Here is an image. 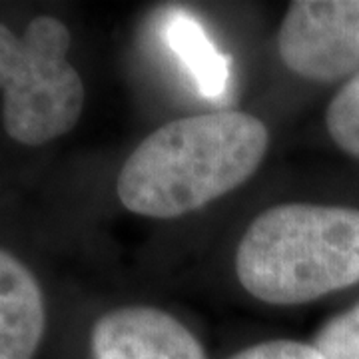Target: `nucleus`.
I'll return each mask as SVG.
<instances>
[{
	"mask_svg": "<svg viewBox=\"0 0 359 359\" xmlns=\"http://www.w3.org/2000/svg\"><path fill=\"white\" fill-rule=\"evenodd\" d=\"M248 294L302 306L359 283V210L292 202L262 212L236 250Z\"/></svg>",
	"mask_w": 359,
	"mask_h": 359,
	"instance_id": "nucleus-2",
	"label": "nucleus"
},
{
	"mask_svg": "<svg viewBox=\"0 0 359 359\" xmlns=\"http://www.w3.org/2000/svg\"><path fill=\"white\" fill-rule=\"evenodd\" d=\"M230 359H323L321 353L304 341L294 339H276V341H264L252 347H245L240 353Z\"/></svg>",
	"mask_w": 359,
	"mask_h": 359,
	"instance_id": "nucleus-10",
	"label": "nucleus"
},
{
	"mask_svg": "<svg viewBox=\"0 0 359 359\" xmlns=\"http://www.w3.org/2000/svg\"><path fill=\"white\" fill-rule=\"evenodd\" d=\"M168 44L192 70L205 96H218L228 82V60L208 40L204 28L188 13H172L166 26Z\"/></svg>",
	"mask_w": 359,
	"mask_h": 359,
	"instance_id": "nucleus-7",
	"label": "nucleus"
},
{
	"mask_svg": "<svg viewBox=\"0 0 359 359\" xmlns=\"http://www.w3.org/2000/svg\"><path fill=\"white\" fill-rule=\"evenodd\" d=\"M92 359H208L198 337L168 311L146 306L104 313L90 334Z\"/></svg>",
	"mask_w": 359,
	"mask_h": 359,
	"instance_id": "nucleus-5",
	"label": "nucleus"
},
{
	"mask_svg": "<svg viewBox=\"0 0 359 359\" xmlns=\"http://www.w3.org/2000/svg\"><path fill=\"white\" fill-rule=\"evenodd\" d=\"M278 52L290 72L335 82L359 72V0H295L278 32Z\"/></svg>",
	"mask_w": 359,
	"mask_h": 359,
	"instance_id": "nucleus-4",
	"label": "nucleus"
},
{
	"mask_svg": "<svg viewBox=\"0 0 359 359\" xmlns=\"http://www.w3.org/2000/svg\"><path fill=\"white\" fill-rule=\"evenodd\" d=\"M311 346L323 359H359V304L325 321Z\"/></svg>",
	"mask_w": 359,
	"mask_h": 359,
	"instance_id": "nucleus-9",
	"label": "nucleus"
},
{
	"mask_svg": "<svg viewBox=\"0 0 359 359\" xmlns=\"http://www.w3.org/2000/svg\"><path fill=\"white\" fill-rule=\"evenodd\" d=\"M325 126L332 140L359 160V72L337 90L325 112Z\"/></svg>",
	"mask_w": 359,
	"mask_h": 359,
	"instance_id": "nucleus-8",
	"label": "nucleus"
},
{
	"mask_svg": "<svg viewBox=\"0 0 359 359\" xmlns=\"http://www.w3.org/2000/svg\"><path fill=\"white\" fill-rule=\"evenodd\" d=\"M70 30L39 16L16 36L0 22V90L6 134L44 146L74 128L84 110V82L68 60Z\"/></svg>",
	"mask_w": 359,
	"mask_h": 359,
	"instance_id": "nucleus-3",
	"label": "nucleus"
},
{
	"mask_svg": "<svg viewBox=\"0 0 359 359\" xmlns=\"http://www.w3.org/2000/svg\"><path fill=\"white\" fill-rule=\"evenodd\" d=\"M46 330L36 276L0 248V359H32Z\"/></svg>",
	"mask_w": 359,
	"mask_h": 359,
	"instance_id": "nucleus-6",
	"label": "nucleus"
},
{
	"mask_svg": "<svg viewBox=\"0 0 359 359\" xmlns=\"http://www.w3.org/2000/svg\"><path fill=\"white\" fill-rule=\"evenodd\" d=\"M268 146V126L240 110L172 120L126 158L118 200L146 218L186 216L252 178Z\"/></svg>",
	"mask_w": 359,
	"mask_h": 359,
	"instance_id": "nucleus-1",
	"label": "nucleus"
}]
</instances>
